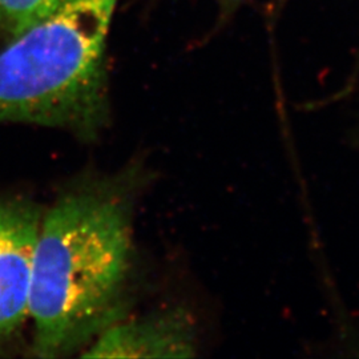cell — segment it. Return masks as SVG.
Returning a JSON list of instances; mask_svg holds the SVG:
<instances>
[{
  "mask_svg": "<svg viewBox=\"0 0 359 359\" xmlns=\"http://www.w3.org/2000/svg\"><path fill=\"white\" fill-rule=\"evenodd\" d=\"M130 245L128 198L111 182L68 191L41 217L29 285L35 355H68L118 321Z\"/></svg>",
  "mask_w": 359,
  "mask_h": 359,
  "instance_id": "1",
  "label": "cell"
},
{
  "mask_svg": "<svg viewBox=\"0 0 359 359\" xmlns=\"http://www.w3.org/2000/svg\"><path fill=\"white\" fill-rule=\"evenodd\" d=\"M118 0H60L0 51V123L92 140L108 123L104 52Z\"/></svg>",
  "mask_w": 359,
  "mask_h": 359,
  "instance_id": "2",
  "label": "cell"
},
{
  "mask_svg": "<svg viewBox=\"0 0 359 359\" xmlns=\"http://www.w3.org/2000/svg\"><path fill=\"white\" fill-rule=\"evenodd\" d=\"M41 212L26 200L0 198V346L29 317V285Z\"/></svg>",
  "mask_w": 359,
  "mask_h": 359,
  "instance_id": "3",
  "label": "cell"
},
{
  "mask_svg": "<svg viewBox=\"0 0 359 359\" xmlns=\"http://www.w3.org/2000/svg\"><path fill=\"white\" fill-rule=\"evenodd\" d=\"M84 357L161 358L193 357L196 335L181 311H164L133 321H117L99 334Z\"/></svg>",
  "mask_w": 359,
  "mask_h": 359,
  "instance_id": "4",
  "label": "cell"
},
{
  "mask_svg": "<svg viewBox=\"0 0 359 359\" xmlns=\"http://www.w3.org/2000/svg\"><path fill=\"white\" fill-rule=\"evenodd\" d=\"M60 0H0V28L13 39L55 10Z\"/></svg>",
  "mask_w": 359,
  "mask_h": 359,
  "instance_id": "5",
  "label": "cell"
}]
</instances>
